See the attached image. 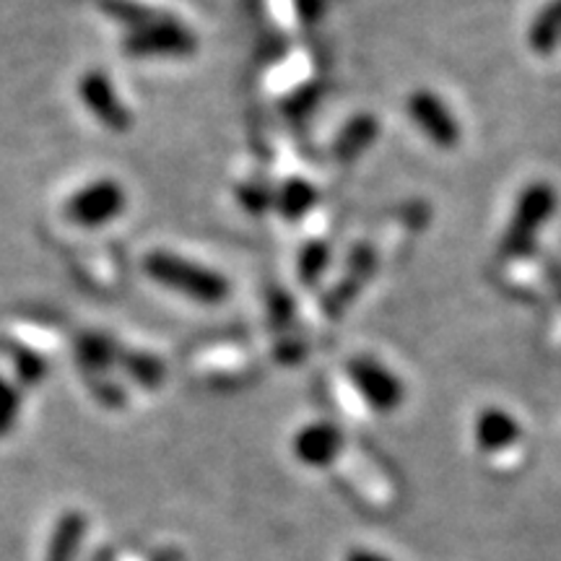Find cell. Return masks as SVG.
<instances>
[{"instance_id":"obj_1","label":"cell","mask_w":561,"mask_h":561,"mask_svg":"<svg viewBox=\"0 0 561 561\" xmlns=\"http://www.w3.org/2000/svg\"><path fill=\"white\" fill-rule=\"evenodd\" d=\"M144 268L159 286L198 301V305H221L229 297V280L206 265L174 255L170 250H153L146 255Z\"/></svg>"},{"instance_id":"obj_2","label":"cell","mask_w":561,"mask_h":561,"mask_svg":"<svg viewBox=\"0 0 561 561\" xmlns=\"http://www.w3.org/2000/svg\"><path fill=\"white\" fill-rule=\"evenodd\" d=\"M553 214H557V193H553L549 182H533V185L525 187L515 203V210H512L507 231L502 237V255H528Z\"/></svg>"},{"instance_id":"obj_3","label":"cell","mask_w":561,"mask_h":561,"mask_svg":"<svg viewBox=\"0 0 561 561\" xmlns=\"http://www.w3.org/2000/svg\"><path fill=\"white\" fill-rule=\"evenodd\" d=\"M123 50L130 58H187L198 50V39L191 26L159 11L138 30L125 34Z\"/></svg>"},{"instance_id":"obj_4","label":"cell","mask_w":561,"mask_h":561,"mask_svg":"<svg viewBox=\"0 0 561 561\" xmlns=\"http://www.w3.org/2000/svg\"><path fill=\"white\" fill-rule=\"evenodd\" d=\"M128 206V195L117 180L102 178L83 185L66 203V216L70 224L81 229H96L115 221Z\"/></svg>"},{"instance_id":"obj_5","label":"cell","mask_w":561,"mask_h":561,"mask_svg":"<svg viewBox=\"0 0 561 561\" xmlns=\"http://www.w3.org/2000/svg\"><path fill=\"white\" fill-rule=\"evenodd\" d=\"M346 371L351 385L359 390V396L364 398V403H367L369 409L380 413L401 409L405 388L403 382L398 380V375H392L385 364L371 359V356H356V359L348 362Z\"/></svg>"},{"instance_id":"obj_6","label":"cell","mask_w":561,"mask_h":561,"mask_svg":"<svg viewBox=\"0 0 561 561\" xmlns=\"http://www.w3.org/2000/svg\"><path fill=\"white\" fill-rule=\"evenodd\" d=\"M79 96L91 115L112 133H128L133 128V115L125 107L112 79L104 70H87L79 79Z\"/></svg>"},{"instance_id":"obj_7","label":"cell","mask_w":561,"mask_h":561,"mask_svg":"<svg viewBox=\"0 0 561 561\" xmlns=\"http://www.w3.org/2000/svg\"><path fill=\"white\" fill-rule=\"evenodd\" d=\"M405 110H409V117L416 123V128L424 133L432 144H437L439 149H453L460 140L458 121H455L453 112L445 107V102H442L434 91H413L409 102H405Z\"/></svg>"},{"instance_id":"obj_8","label":"cell","mask_w":561,"mask_h":561,"mask_svg":"<svg viewBox=\"0 0 561 561\" xmlns=\"http://www.w3.org/2000/svg\"><path fill=\"white\" fill-rule=\"evenodd\" d=\"M291 450L301 466L328 468L339 460L343 450V434L339 426L328 424V421H312V424L301 426L297 432Z\"/></svg>"},{"instance_id":"obj_9","label":"cell","mask_w":561,"mask_h":561,"mask_svg":"<svg viewBox=\"0 0 561 561\" xmlns=\"http://www.w3.org/2000/svg\"><path fill=\"white\" fill-rule=\"evenodd\" d=\"M476 445L483 453H502L520 439V424L502 409H483L473 424Z\"/></svg>"},{"instance_id":"obj_10","label":"cell","mask_w":561,"mask_h":561,"mask_svg":"<svg viewBox=\"0 0 561 561\" xmlns=\"http://www.w3.org/2000/svg\"><path fill=\"white\" fill-rule=\"evenodd\" d=\"M89 520L79 510L62 512L55 523L50 543H47L45 561H79L81 546L87 541Z\"/></svg>"},{"instance_id":"obj_11","label":"cell","mask_w":561,"mask_h":561,"mask_svg":"<svg viewBox=\"0 0 561 561\" xmlns=\"http://www.w3.org/2000/svg\"><path fill=\"white\" fill-rule=\"evenodd\" d=\"M117 356H121V351L102 333H83L76 343V359L87 375L104 377V371L117 362Z\"/></svg>"},{"instance_id":"obj_12","label":"cell","mask_w":561,"mask_h":561,"mask_svg":"<svg viewBox=\"0 0 561 561\" xmlns=\"http://www.w3.org/2000/svg\"><path fill=\"white\" fill-rule=\"evenodd\" d=\"M375 138H377V121L369 115H359L343 125V130L339 133V138H335L333 144V153L341 161H351L362 157V153L375 144Z\"/></svg>"},{"instance_id":"obj_13","label":"cell","mask_w":561,"mask_h":561,"mask_svg":"<svg viewBox=\"0 0 561 561\" xmlns=\"http://www.w3.org/2000/svg\"><path fill=\"white\" fill-rule=\"evenodd\" d=\"M528 45L538 55H551L561 45V0H551L538 11L528 30Z\"/></svg>"},{"instance_id":"obj_14","label":"cell","mask_w":561,"mask_h":561,"mask_svg":"<svg viewBox=\"0 0 561 561\" xmlns=\"http://www.w3.org/2000/svg\"><path fill=\"white\" fill-rule=\"evenodd\" d=\"M314 201H318V193H314V187L310 185V182L289 180L280 185L273 206H276V210L284 216V219L297 221L314 206Z\"/></svg>"},{"instance_id":"obj_15","label":"cell","mask_w":561,"mask_h":561,"mask_svg":"<svg viewBox=\"0 0 561 561\" xmlns=\"http://www.w3.org/2000/svg\"><path fill=\"white\" fill-rule=\"evenodd\" d=\"M123 367L128 369L130 380H136L144 388H159L164 382V364L157 356L144 354V351H130L123 356Z\"/></svg>"},{"instance_id":"obj_16","label":"cell","mask_w":561,"mask_h":561,"mask_svg":"<svg viewBox=\"0 0 561 561\" xmlns=\"http://www.w3.org/2000/svg\"><path fill=\"white\" fill-rule=\"evenodd\" d=\"M328 263H331V250L322 242H307L305 250L299 255V278L301 284L312 286L322 278V273L328 271Z\"/></svg>"},{"instance_id":"obj_17","label":"cell","mask_w":561,"mask_h":561,"mask_svg":"<svg viewBox=\"0 0 561 561\" xmlns=\"http://www.w3.org/2000/svg\"><path fill=\"white\" fill-rule=\"evenodd\" d=\"M11 362H13V369H16V377L21 385H37L45 380L47 362L42 359L39 354H34L32 348L16 346L11 351Z\"/></svg>"},{"instance_id":"obj_18","label":"cell","mask_w":561,"mask_h":561,"mask_svg":"<svg viewBox=\"0 0 561 561\" xmlns=\"http://www.w3.org/2000/svg\"><path fill=\"white\" fill-rule=\"evenodd\" d=\"M21 413V396L13 385L0 377V437H5L16 426Z\"/></svg>"},{"instance_id":"obj_19","label":"cell","mask_w":561,"mask_h":561,"mask_svg":"<svg viewBox=\"0 0 561 561\" xmlns=\"http://www.w3.org/2000/svg\"><path fill=\"white\" fill-rule=\"evenodd\" d=\"M237 198H240L242 208L250 210V214H265V210H271L276 195L263 185H242L240 191H237Z\"/></svg>"},{"instance_id":"obj_20","label":"cell","mask_w":561,"mask_h":561,"mask_svg":"<svg viewBox=\"0 0 561 561\" xmlns=\"http://www.w3.org/2000/svg\"><path fill=\"white\" fill-rule=\"evenodd\" d=\"M294 5H297V13L307 24H314L325 11V0H294Z\"/></svg>"},{"instance_id":"obj_21","label":"cell","mask_w":561,"mask_h":561,"mask_svg":"<svg viewBox=\"0 0 561 561\" xmlns=\"http://www.w3.org/2000/svg\"><path fill=\"white\" fill-rule=\"evenodd\" d=\"M343 561H390L385 553L380 551H371V549H351L346 551V557Z\"/></svg>"},{"instance_id":"obj_22","label":"cell","mask_w":561,"mask_h":561,"mask_svg":"<svg viewBox=\"0 0 561 561\" xmlns=\"http://www.w3.org/2000/svg\"><path fill=\"white\" fill-rule=\"evenodd\" d=\"M151 561H185V559H182V553L178 549H159L151 557Z\"/></svg>"}]
</instances>
